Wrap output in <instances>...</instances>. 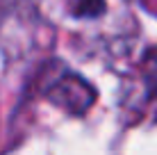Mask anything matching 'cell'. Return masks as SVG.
<instances>
[{"label":"cell","mask_w":157,"mask_h":155,"mask_svg":"<svg viewBox=\"0 0 157 155\" xmlns=\"http://www.w3.org/2000/svg\"><path fill=\"white\" fill-rule=\"evenodd\" d=\"M48 98L57 105V107L66 110L68 114H84L86 110L94 105L96 91L84 78L80 76H64L59 78L52 89L48 91Z\"/></svg>","instance_id":"cell-1"},{"label":"cell","mask_w":157,"mask_h":155,"mask_svg":"<svg viewBox=\"0 0 157 155\" xmlns=\"http://www.w3.org/2000/svg\"><path fill=\"white\" fill-rule=\"evenodd\" d=\"M105 9V0H71V12L75 16H98Z\"/></svg>","instance_id":"cell-2"}]
</instances>
